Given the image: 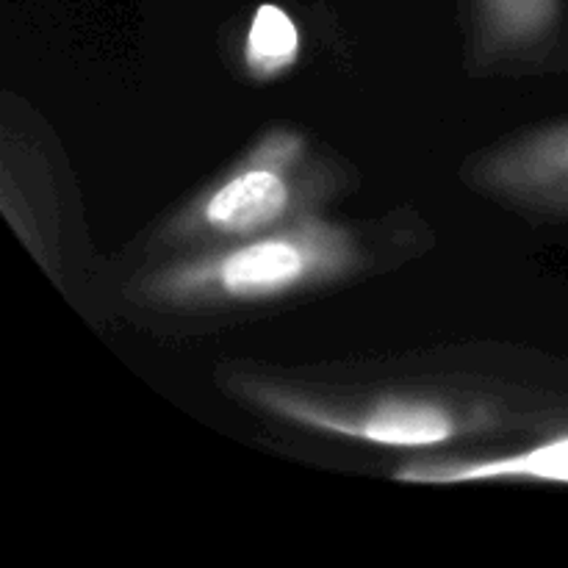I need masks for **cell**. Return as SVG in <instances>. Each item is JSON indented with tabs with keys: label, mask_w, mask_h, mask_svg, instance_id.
<instances>
[{
	"label": "cell",
	"mask_w": 568,
	"mask_h": 568,
	"mask_svg": "<svg viewBox=\"0 0 568 568\" xmlns=\"http://www.w3.org/2000/svg\"><path fill=\"white\" fill-rule=\"evenodd\" d=\"M358 261V244L347 231L303 214L270 233L164 266L139 292L164 308L258 303L338 281Z\"/></svg>",
	"instance_id": "obj_1"
},
{
	"label": "cell",
	"mask_w": 568,
	"mask_h": 568,
	"mask_svg": "<svg viewBox=\"0 0 568 568\" xmlns=\"http://www.w3.org/2000/svg\"><path fill=\"white\" fill-rule=\"evenodd\" d=\"M320 194L305 170V139L294 131H272L170 222L164 242L231 244L261 236L308 214Z\"/></svg>",
	"instance_id": "obj_2"
},
{
	"label": "cell",
	"mask_w": 568,
	"mask_h": 568,
	"mask_svg": "<svg viewBox=\"0 0 568 568\" xmlns=\"http://www.w3.org/2000/svg\"><path fill=\"white\" fill-rule=\"evenodd\" d=\"M247 397H253L261 408H270L272 414L283 416L300 427H314L320 433H333V436L353 438V442L381 444V447H438L444 442H453L458 433L469 427L466 419H460L458 410L433 403V399L392 397L377 399L366 408L347 410L327 408L316 399L272 386H247Z\"/></svg>",
	"instance_id": "obj_3"
},
{
	"label": "cell",
	"mask_w": 568,
	"mask_h": 568,
	"mask_svg": "<svg viewBox=\"0 0 568 568\" xmlns=\"http://www.w3.org/2000/svg\"><path fill=\"white\" fill-rule=\"evenodd\" d=\"M477 183L527 209L568 214V122L494 153L477 170Z\"/></svg>",
	"instance_id": "obj_4"
},
{
	"label": "cell",
	"mask_w": 568,
	"mask_h": 568,
	"mask_svg": "<svg viewBox=\"0 0 568 568\" xmlns=\"http://www.w3.org/2000/svg\"><path fill=\"white\" fill-rule=\"evenodd\" d=\"M397 483L414 486H464V483H566L568 433L497 458L414 460L394 471Z\"/></svg>",
	"instance_id": "obj_5"
},
{
	"label": "cell",
	"mask_w": 568,
	"mask_h": 568,
	"mask_svg": "<svg viewBox=\"0 0 568 568\" xmlns=\"http://www.w3.org/2000/svg\"><path fill=\"white\" fill-rule=\"evenodd\" d=\"M300 50V33L292 17L281 6L264 3L255 11L247 31L244 61L255 78H275L294 64Z\"/></svg>",
	"instance_id": "obj_6"
},
{
	"label": "cell",
	"mask_w": 568,
	"mask_h": 568,
	"mask_svg": "<svg viewBox=\"0 0 568 568\" xmlns=\"http://www.w3.org/2000/svg\"><path fill=\"white\" fill-rule=\"evenodd\" d=\"M488 22L505 33H538L552 26L558 0H483Z\"/></svg>",
	"instance_id": "obj_7"
}]
</instances>
